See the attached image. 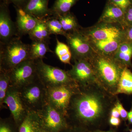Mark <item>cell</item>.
<instances>
[{"instance_id": "cell-1", "label": "cell", "mask_w": 132, "mask_h": 132, "mask_svg": "<svg viewBox=\"0 0 132 132\" xmlns=\"http://www.w3.org/2000/svg\"><path fill=\"white\" fill-rule=\"evenodd\" d=\"M81 31L95 53L113 57L121 44L125 42V27L119 23L97 22Z\"/></svg>"}, {"instance_id": "cell-2", "label": "cell", "mask_w": 132, "mask_h": 132, "mask_svg": "<svg viewBox=\"0 0 132 132\" xmlns=\"http://www.w3.org/2000/svg\"><path fill=\"white\" fill-rule=\"evenodd\" d=\"M15 36L5 43H0V71L9 72L21 62L30 59L29 45Z\"/></svg>"}, {"instance_id": "cell-3", "label": "cell", "mask_w": 132, "mask_h": 132, "mask_svg": "<svg viewBox=\"0 0 132 132\" xmlns=\"http://www.w3.org/2000/svg\"><path fill=\"white\" fill-rule=\"evenodd\" d=\"M74 97L71 99L68 110H71L78 120L82 122L92 121L101 115L102 104L95 95L78 94Z\"/></svg>"}, {"instance_id": "cell-4", "label": "cell", "mask_w": 132, "mask_h": 132, "mask_svg": "<svg viewBox=\"0 0 132 132\" xmlns=\"http://www.w3.org/2000/svg\"><path fill=\"white\" fill-rule=\"evenodd\" d=\"M90 61L96 77L110 86L118 85L125 67L118 63L113 57L96 53Z\"/></svg>"}, {"instance_id": "cell-5", "label": "cell", "mask_w": 132, "mask_h": 132, "mask_svg": "<svg viewBox=\"0 0 132 132\" xmlns=\"http://www.w3.org/2000/svg\"><path fill=\"white\" fill-rule=\"evenodd\" d=\"M34 61L38 79L47 89L62 85H76L67 71L48 65L43 59Z\"/></svg>"}, {"instance_id": "cell-6", "label": "cell", "mask_w": 132, "mask_h": 132, "mask_svg": "<svg viewBox=\"0 0 132 132\" xmlns=\"http://www.w3.org/2000/svg\"><path fill=\"white\" fill-rule=\"evenodd\" d=\"M21 98L29 111L38 112L47 104V89L38 78L19 89Z\"/></svg>"}, {"instance_id": "cell-7", "label": "cell", "mask_w": 132, "mask_h": 132, "mask_svg": "<svg viewBox=\"0 0 132 132\" xmlns=\"http://www.w3.org/2000/svg\"><path fill=\"white\" fill-rule=\"evenodd\" d=\"M76 85H62L47 89V102L67 117L71 99L76 92Z\"/></svg>"}, {"instance_id": "cell-8", "label": "cell", "mask_w": 132, "mask_h": 132, "mask_svg": "<svg viewBox=\"0 0 132 132\" xmlns=\"http://www.w3.org/2000/svg\"><path fill=\"white\" fill-rule=\"evenodd\" d=\"M81 27L79 30L67 33L65 37L74 60L90 61L95 53L81 31Z\"/></svg>"}, {"instance_id": "cell-9", "label": "cell", "mask_w": 132, "mask_h": 132, "mask_svg": "<svg viewBox=\"0 0 132 132\" xmlns=\"http://www.w3.org/2000/svg\"><path fill=\"white\" fill-rule=\"evenodd\" d=\"M9 86L19 89L38 78L34 60L28 59L17 65L9 72Z\"/></svg>"}, {"instance_id": "cell-10", "label": "cell", "mask_w": 132, "mask_h": 132, "mask_svg": "<svg viewBox=\"0 0 132 132\" xmlns=\"http://www.w3.org/2000/svg\"><path fill=\"white\" fill-rule=\"evenodd\" d=\"M38 113L42 128L47 132H60L68 128L65 116L47 103Z\"/></svg>"}, {"instance_id": "cell-11", "label": "cell", "mask_w": 132, "mask_h": 132, "mask_svg": "<svg viewBox=\"0 0 132 132\" xmlns=\"http://www.w3.org/2000/svg\"><path fill=\"white\" fill-rule=\"evenodd\" d=\"M4 104L7 105L11 116L18 126L30 111L22 101L19 89L11 86L8 89Z\"/></svg>"}, {"instance_id": "cell-12", "label": "cell", "mask_w": 132, "mask_h": 132, "mask_svg": "<svg viewBox=\"0 0 132 132\" xmlns=\"http://www.w3.org/2000/svg\"><path fill=\"white\" fill-rule=\"evenodd\" d=\"M74 62L72 69L67 72L76 84L84 85L97 77L90 61L81 60Z\"/></svg>"}, {"instance_id": "cell-13", "label": "cell", "mask_w": 132, "mask_h": 132, "mask_svg": "<svg viewBox=\"0 0 132 132\" xmlns=\"http://www.w3.org/2000/svg\"><path fill=\"white\" fill-rule=\"evenodd\" d=\"M0 1V43H5L18 36L15 22L10 16L9 4L3 0Z\"/></svg>"}, {"instance_id": "cell-14", "label": "cell", "mask_w": 132, "mask_h": 132, "mask_svg": "<svg viewBox=\"0 0 132 132\" xmlns=\"http://www.w3.org/2000/svg\"><path fill=\"white\" fill-rule=\"evenodd\" d=\"M14 7L16 14L15 24L17 35L21 37L29 34L37 26L39 19L27 13L22 9Z\"/></svg>"}, {"instance_id": "cell-15", "label": "cell", "mask_w": 132, "mask_h": 132, "mask_svg": "<svg viewBox=\"0 0 132 132\" xmlns=\"http://www.w3.org/2000/svg\"><path fill=\"white\" fill-rule=\"evenodd\" d=\"M49 0H29L22 9L25 12L42 20L51 16L50 8L48 7Z\"/></svg>"}, {"instance_id": "cell-16", "label": "cell", "mask_w": 132, "mask_h": 132, "mask_svg": "<svg viewBox=\"0 0 132 132\" xmlns=\"http://www.w3.org/2000/svg\"><path fill=\"white\" fill-rule=\"evenodd\" d=\"M125 13L115 5L108 2L98 22L108 23H119L125 27Z\"/></svg>"}, {"instance_id": "cell-17", "label": "cell", "mask_w": 132, "mask_h": 132, "mask_svg": "<svg viewBox=\"0 0 132 132\" xmlns=\"http://www.w3.org/2000/svg\"><path fill=\"white\" fill-rule=\"evenodd\" d=\"M113 58L124 67L132 66V42H124L120 44Z\"/></svg>"}, {"instance_id": "cell-18", "label": "cell", "mask_w": 132, "mask_h": 132, "mask_svg": "<svg viewBox=\"0 0 132 132\" xmlns=\"http://www.w3.org/2000/svg\"><path fill=\"white\" fill-rule=\"evenodd\" d=\"M41 128L38 112L29 111L19 126V132H39Z\"/></svg>"}, {"instance_id": "cell-19", "label": "cell", "mask_w": 132, "mask_h": 132, "mask_svg": "<svg viewBox=\"0 0 132 132\" xmlns=\"http://www.w3.org/2000/svg\"><path fill=\"white\" fill-rule=\"evenodd\" d=\"M28 35L32 41L45 42L49 43L51 34L43 19H39L37 26Z\"/></svg>"}, {"instance_id": "cell-20", "label": "cell", "mask_w": 132, "mask_h": 132, "mask_svg": "<svg viewBox=\"0 0 132 132\" xmlns=\"http://www.w3.org/2000/svg\"><path fill=\"white\" fill-rule=\"evenodd\" d=\"M48 43L41 41H32L29 45L30 59L33 60L43 59L47 52H53L49 47Z\"/></svg>"}, {"instance_id": "cell-21", "label": "cell", "mask_w": 132, "mask_h": 132, "mask_svg": "<svg viewBox=\"0 0 132 132\" xmlns=\"http://www.w3.org/2000/svg\"><path fill=\"white\" fill-rule=\"evenodd\" d=\"M117 93L132 94V73L127 67H125L121 73Z\"/></svg>"}, {"instance_id": "cell-22", "label": "cell", "mask_w": 132, "mask_h": 132, "mask_svg": "<svg viewBox=\"0 0 132 132\" xmlns=\"http://www.w3.org/2000/svg\"><path fill=\"white\" fill-rule=\"evenodd\" d=\"M56 17L60 22L63 30L66 34L79 30L81 27L79 25L75 15L70 12Z\"/></svg>"}, {"instance_id": "cell-23", "label": "cell", "mask_w": 132, "mask_h": 132, "mask_svg": "<svg viewBox=\"0 0 132 132\" xmlns=\"http://www.w3.org/2000/svg\"><path fill=\"white\" fill-rule=\"evenodd\" d=\"M78 0H55L53 5L50 8L51 15L57 16L69 12L71 8Z\"/></svg>"}, {"instance_id": "cell-24", "label": "cell", "mask_w": 132, "mask_h": 132, "mask_svg": "<svg viewBox=\"0 0 132 132\" xmlns=\"http://www.w3.org/2000/svg\"><path fill=\"white\" fill-rule=\"evenodd\" d=\"M56 39L57 44L55 48V54L62 63L71 64L72 55L68 45L60 42L57 38Z\"/></svg>"}, {"instance_id": "cell-25", "label": "cell", "mask_w": 132, "mask_h": 132, "mask_svg": "<svg viewBox=\"0 0 132 132\" xmlns=\"http://www.w3.org/2000/svg\"><path fill=\"white\" fill-rule=\"evenodd\" d=\"M43 19L50 34L65 36L67 34L64 32L61 23L57 17L51 15Z\"/></svg>"}, {"instance_id": "cell-26", "label": "cell", "mask_w": 132, "mask_h": 132, "mask_svg": "<svg viewBox=\"0 0 132 132\" xmlns=\"http://www.w3.org/2000/svg\"><path fill=\"white\" fill-rule=\"evenodd\" d=\"M10 79L8 72L0 71V108H6L4 105V100L10 85Z\"/></svg>"}, {"instance_id": "cell-27", "label": "cell", "mask_w": 132, "mask_h": 132, "mask_svg": "<svg viewBox=\"0 0 132 132\" xmlns=\"http://www.w3.org/2000/svg\"><path fill=\"white\" fill-rule=\"evenodd\" d=\"M0 132H19V126L11 118L1 119Z\"/></svg>"}, {"instance_id": "cell-28", "label": "cell", "mask_w": 132, "mask_h": 132, "mask_svg": "<svg viewBox=\"0 0 132 132\" xmlns=\"http://www.w3.org/2000/svg\"><path fill=\"white\" fill-rule=\"evenodd\" d=\"M119 8L126 12L129 7L132 6V0H108V2Z\"/></svg>"}, {"instance_id": "cell-29", "label": "cell", "mask_w": 132, "mask_h": 132, "mask_svg": "<svg viewBox=\"0 0 132 132\" xmlns=\"http://www.w3.org/2000/svg\"><path fill=\"white\" fill-rule=\"evenodd\" d=\"M9 4H13L14 7L23 9L29 0H3Z\"/></svg>"}, {"instance_id": "cell-30", "label": "cell", "mask_w": 132, "mask_h": 132, "mask_svg": "<svg viewBox=\"0 0 132 132\" xmlns=\"http://www.w3.org/2000/svg\"><path fill=\"white\" fill-rule=\"evenodd\" d=\"M124 24L125 27L132 25V6L129 7L125 13Z\"/></svg>"}, {"instance_id": "cell-31", "label": "cell", "mask_w": 132, "mask_h": 132, "mask_svg": "<svg viewBox=\"0 0 132 132\" xmlns=\"http://www.w3.org/2000/svg\"><path fill=\"white\" fill-rule=\"evenodd\" d=\"M125 42H132V25L125 27Z\"/></svg>"}, {"instance_id": "cell-32", "label": "cell", "mask_w": 132, "mask_h": 132, "mask_svg": "<svg viewBox=\"0 0 132 132\" xmlns=\"http://www.w3.org/2000/svg\"><path fill=\"white\" fill-rule=\"evenodd\" d=\"M116 107L117 108L118 110H119L121 118L123 119H125V118H127L128 113L120 103L119 102H118L116 104Z\"/></svg>"}, {"instance_id": "cell-33", "label": "cell", "mask_w": 132, "mask_h": 132, "mask_svg": "<svg viewBox=\"0 0 132 132\" xmlns=\"http://www.w3.org/2000/svg\"><path fill=\"white\" fill-rule=\"evenodd\" d=\"M110 123L113 126H118L120 124V120L119 118L111 116L110 119Z\"/></svg>"}, {"instance_id": "cell-34", "label": "cell", "mask_w": 132, "mask_h": 132, "mask_svg": "<svg viewBox=\"0 0 132 132\" xmlns=\"http://www.w3.org/2000/svg\"><path fill=\"white\" fill-rule=\"evenodd\" d=\"M111 115L112 116L118 118H119L120 116L119 112L117 108H114L112 110V112H111Z\"/></svg>"}, {"instance_id": "cell-35", "label": "cell", "mask_w": 132, "mask_h": 132, "mask_svg": "<svg viewBox=\"0 0 132 132\" xmlns=\"http://www.w3.org/2000/svg\"><path fill=\"white\" fill-rule=\"evenodd\" d=\"M127 118L130 123L132 124V115L128 113Z\"/></svg>"}, {"instance_id": "cell-36", "label": "cell", "mask_w": 132, "mask_h": 132, "mask_svg": "<svg viewBox=\"0 0 132 132\" xmlns=\"http://www.w3.org/2000/svg\"><path fill=\"white\" fill-rule=\"evenodd\" d=\"M68 128H66V129H65L63 131H62L60 132H79L77 131H75V130H67Z\"/></svg>"}, {"instance_id": "cell-37", "label": "cell", "mask_w": 132, "mask_h": 132, "mask_svg": "<svg viewBox=\"0 0 132 132\" xmlns=\"http://www.w3.org/2000/svg\"><path fill=\"white\" fill-rule=\"evenodd\" d=\"M39 132H47V131H46V130H44V129H43L42 128H41L40 130L39 131Z\"/></svg>"}, {"instance_id": "cell-38", "label": "cell", "mask_w": 132, "mask_h": 132, "mask_svg": "<svg viewBox=\"0 0 132 132\" xmlns=\"http://www.w3.org/2000/svg\"><path fill=\"white\" fill-rule=\"evenodd\" d=\"M129 113V114H131V115H132V109L130 111V112H129V113Z\"/></svg>"}, {"instance_id": "cell-39", "label": "cell", "mask_w": 132, "mask_h": 132, "mask_svg": "<svg viewBox=\"0 0 132 132\" xmlns=\"http://www.w3.org/2000/svg\"><path fill=\"white\" fill-rule=\"evenodd\" d=\"M112 132L111 131H98V132Z\"/></svg>"}, {"instance_id": "cell-40", "label": "cell", "mask_w": 132, "mask_h": 132, "mask_svg": "<svg viewBox=\"0 0 132 132\" xmlns=\"http://www.w3.org/2000/svg\"><path fill=\"white\" fill-rule=\"evenodd\" d=\"M130 132H132V129L131 130V131H130Z\"/></svg>"}]
</instances>
